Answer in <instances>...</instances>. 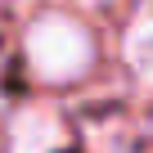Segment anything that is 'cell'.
I'll return each mask as SVG.
<instances>
[{
	"instance_id": "6da1fadb",
	"label": "cell",
	"mask_w": 153,
	"mask_h": 153,
	"mask_svg": "<svg viewBox=\"0 0 153 153\" xmlns=\"http://www.w3.org/2000/svg\"><path fill=\"white\" fill-rule=\"evenodd\" d=\"M27 68L50 86H68L81 81V76L95 68V36L86 23H76L68 14H45L27 27Z\"/></svg>"
},
{
	"instance_id": "7a4b0ae2",
	"label": "cell",
	"mask_w": 153,
	"mask_h": 153,
	"mask_svg": "<svg viewBox=\"0 0 153 153\" xmlns=\"http://www.w3.org/2000/svg\"><path fill=\"white\" fill-rule=\"evenodd\" d=\"M63 144H68L63 122L50 108H23L9 126V149L14 153H59Z\"/></svg>"
},
{
	"instance_id": "3957f363",
	"label": "cell",
	"mask_w": 153,
	"mask_h": 153,
	"mask_svg": "<svg viewBox=\"0 0 153 153\" xmlns=\"http://www.w3.org/2000/svg\"><path fill=\"white\" fill-rule=\"evenodd\" d=\"M126 63L135 72V81L153 90V14H144L131 32H126Z\"/></svg>"
},
{
	"instance_id": "277c9868",
	"label": "cell",
	"mask_w": 153,
	"mask_h": 153,
	"mask_svg": "<svg viewBox=\"0 0 153 153\" xmlns=\"http://www.w3.org/2000/svg\"><path fill=\"white\" fill-rule=\"evenodd\" d=\"M95 5H108V0H95Z\"/></svg>"
}]
</instances>
